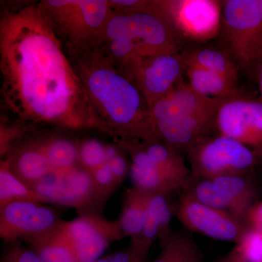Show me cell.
<instances>
[{"mask_svg": "<svg viewBox=\"0 0 262 262\" xmlns=\"http://www.w3.org/2000/svg\"><path fill=\"white\" fill-rule=\"evenodd\" d=\"M2 102L21 125L97 128L79 76L37 3L0 19Z\"/></svg>", "mask_w": 262, "mask_h": 262, "instance_id": "cell-1", "label": "cell"}, {"mask_svg": "<svg viewBox=\"0 0 262 262\" xmlns=\"http://www.w3.org/2000/svg\"><path fill=\"white\" fill-rule=\"evenodd\" d=\"M80 77L98 129L123 144L158 139L149 103L134 82L96 46L69 55Z\"/></svg>", "mask_w": 262, "mask_h": 262, "instance_id": "cell-2", "label": "cell"}, {"mask_svg": "<svg viewBox=\"0 0 262 262\" xmlns=\"http://www.w3.org/2000/svg\"><path fill=\"white\" fill-rule=\"evenodd\" d=\"M113 9V8H112ZM182 39L160 10H114L106 22L98 47L119 67L158 53L179 52Z\"/></svg>", "mask_w": 262, "mask_h": 262, "instance_id": "cell-3", "label": "cell"}, {"mask_svg": "<svg viewBox=\"0 0 262 262\" xmlns=\"http://www.w3.org/2000/svg\"><path fill=\"white\" fill-rule=\"evenodd\" d=\"M220 100L198 94L182 80L150 106L155 136L179 154L187 155L198 142L218 134L215 117Z\"/></svg>", "mask_w": 262, "mask_h": 262, "instance_id": "cell-4", "label": "cell"}, {"mask_svg": "<svg viewBox=\"0 0 262 262\" xmlns=\"http://www.w3.org/2000/svg\"><path fill=\"white\" fill-rule=\"evenodd\" d=\"M37 5L67 56L97 46L113 12L104 0H42Z\"/></svg>", "mask_w": 262, "mask_h": 262, "instance_id": "cell-5", "label": "cell"}, {"mask_svg": "<svg viewBox=\"0 0 262 262\" xmlns=\"http://www.w3.org/2000/svg\"><path fill=\"white\" fill-rule=\"evenodd\" d=\"M221 38L239 69L255 75L262 57V0L222 1Z\"/></svg>", "mask_w": 262, "mask_h": 262, "instance_id": "cell-6", "label": "cell"}, {"mask_svg": "<svg viewBox=\"0 0 262 262\" xmlns=\"http://www.w3.org/2000/svg\"><path fill=\"white\" fill-rule=\"evenodd\" d=\"M187 155L192 177L200 179L246 175L259 161L258 151L219 134L198 142Z\"/></svg>", "mask_w": 262, "mask_h": 262, "instance_id": "cell-7", "label": "cell"}, {"mask_svg": "<svg viewBox=\"0 0 262 262\" xmlns=\"http://www.w3.org/2000/svg\"><path fill=\"white\" fill-rule=\"evenodd\" d=\"M48 204L75 208L83 214H98L108 196L98 187L92 173L80 165L64 173H53L32 187Z\"/></svg>", "mask_w": 262, "mask_h": 262, "instance_id": "cell-8", "label": "cell"}, {"mask_svg": "<svg viewBox=\"0 0 262 262\" xmlns=\"http://www.w3.org/2000/svg\"><path fill=\"white\" fill-rule=\"evenodd\" d=\"M119 68L140 90L150 107L184 80L185 63L179 52H168L139 58Z\"/></svg>", "mask_w": 262, "mask_h": 262, "instance_id": "cell-9", "label": "cell"}, {"mask_svg": "<svg viewBox=\"0 0 262 262\" xmlns=\"http://www.w3.org/2000/svg\"><path fill=\"white\" fill-rule=\"evenodd\" d=\"M160 10L181 39L209 40L220 35L222 1L159 0Z\"/></svg>", "mask_w": 262, "mask_h": 262, "instance_id": "cell-10", "label": "cell"}, {"mask_svg": "<svg viewBox=\"0 0 262 262\" xmlns=\"http://www.w3.org/2000/svg\"><path fill=\"white\" fill-rule=\"evenodd\" d=\"M173 213L189 230L217 241L236 244L247 227L242 219L184 194L173 208Z\"/></svg>", "mask_w": 262, "mask_h": 262, "instance_id": "cell-11", "label": "cell"}, {"mask_svg": "<svg viewBox=\"0 0 262 262\" xmlns=\"http://www.w3.org/2000/svg\"><path fill=\"white\" fill-rule=\"evenodd\" d=\"M63 234L79 262H95L108 246L124 238L117 220L110 221L99 214H83L60 224Z\"/></svg>", "mask_w": 262, "mask_h": 262, "instance_id": "cell-12", "label": "cell"}, {"mask_svg": "<svg viewBox=\"0 0 262 262\" xmlns=\"http://www.w3.org/2000/svg\"><path fill=\"white\" fill-rule=\"evenodd\" d=\"M220 135L245 145L262 147V101L241 96L221 99L215 117Z\"/></svg>", "mask_w": 262, "mask_h": 262, "instance_id": "cell-13", "label": "cell"}, {"mask_svg": "<svg viewBox=\"0 0 262 262\" xmlns=\"http://www.w3.org/2000/svg\"><path fill=\"white\" fill-rule=\"evenodd\" d=\"M58 208L44 203L16 201L0 206V237L10 244L44 233L62 221Z\"/></svg>", "mask_w": 262, "mask_h": 262, "instance_id": "cell-14", "label": "cell"}, {"mask_svg": "<svg viewBox=\"0 0 262 262\" xmlns=\"http://www.w3.org/2000/svg\"><path fill=\"white\" fill-rule=\"evenodd\" d=\"M130 155V173L134 188L146 194L170 195L176 191L182 189V186L163 173L157 166L141 143L122 144Z\"/></svg>", "mask_w": 262, "mask_h": 262, "instance_id": "cell-15", "label": "cell"}, {"mask_svg": "<svg viewBox=\"0 0 262 262\" xmlns=\"http://www.w3.org/2000/svg\"><path fill=\"white\" fill-rule=\"evenodd\" d=\"M8 160L13 173L30 188L53 173L41 142L24 146Z\"/></svg>", "mask_w": 262, "mask_h": 262, "instance_id": "cell-16", "label": "cell"}, {"mask_svg": "<svg viewBox=\"0 0 262 262\" xmlns=\"http://www.w3.org/2000/svg\"><path fill=\"white\" fill-rule=\"evenodd\" d=\"M182 55L186 66L214 72L237 84L239 68L225 48H196Z\"/></svg>", "mask_w": 262, "mask_h": 262, "instance_id": "cell-17", "label": "cell"}, {"mask_svg": "<svg viewBox=\"0 0 262 262\" xmlns=\"http://www.w3.org/2000/svg\"><path fill=\"white\" fill-rule=\"evenodd\" d=\"M173 213V206L168 196L164 194H148L147 211L144 229L136 238L148 246H151L155 239L164 238L172 232L170 221Z\"/></svg>", "mask_w": 262, "mask_h": 262, "instance_id": "cell-18", "label": "cell"}, {"mask_svg": "<svg viewBox=\"0 0 262 262\" xmlns=\"http://www.w3.org/2000/svg\"><path fill=\"white\" fill-rule=\"evenodd\" d=\"M60 224L48 232L23 241L37 253L42 262H79Z\"/></svg>", "mask_w": 262, "mask_h": 262, "instance_id": "cell-19", "label": "cell"}, {"mask_svg": "<svg viewBox=\"0 0 262 262\" xmlns=\"http://www.w3.org/2000/svg\"><path fill=\"white\" fill-rule=\"evenodd\" d=\"M185 73L190 87L202 96L215 99L243 96L237 84L214 72L185 65Z\"/></svg>", "mask_w": 262, "mask_h": 262, "instance_id": "cell-20", "label": "cell"}, {"mask_svg": "<svg viewBox=\"0 0 262 262\" xmlns=\"http://www.w3.org/2000/svg\"><path fill=\"white\" fill-rule=\"evenodd\" d=\"M141 144L157 166L183 188L192 173L182 155L159 139L141 142Z\"/></svg>", "mask_w": 262, "mask_h": 262, "instance_id": "cell-21", "label": "cell"}, {"mask_svg": "<svg viewBox=\"0 0 262 262\" xmlns=\"http://www.w3.org/2000/svg\"><path fill=\"white\" fill-rule=\"evenodd\" d=\"M148 194L135 188L125 191L122 210L117 222L124 237H137L142 232L147 211Z\"/></svg>", "mask_w": 262, "mask_h": 262, "instance_id": "cell-22", "label": "cell"}, {"mask_svg": "<svg viewBox=\"0 0 262 262\" xmlns=\"http://www.w3.org/2000/svg\"><path fill=\"white\" fill-rule=\"evenodd\" d=\"M159 241L160 252L153 262H205L199 246L188 234L172 230Z\"/></svg>", "mask_w": 262, "mask_h": 262, "instance_id": "cell-23", "label": "cell"}, {"mask_svg": "<svg viewBox=\"0 0 262 262\" xmlns=\"http://www.w3.org/2000/svg\"><path fill=\"white\" fill-rule=\"evenodd\" d=\"M16 201L48 204L42 196L33 190L13 173L8 159L2 160L0 165V206Z\"/></svg>", "mask_w": 262, "mask_h": 262, "instance_id": "cell-24", "label": "cell"}, {"mask_svg": "<svg viewBox=\"0 0 262 262\" xmlns=\"http://www.w3.org/2000/svg\"><path fill=\"white\" fill-rule=\"evenodd\" d=\"M53 173H64L78 166L79 144L63 138L41 142Z\"/></svg>", "mask_w": 262, "mask_h": 262, "instance_id": "cell-25", "label": "cell"}, {"mask_svg": "<svg viewBox=\"0 0 262 262\" xmlns=\"http://www.w3.org/2000/svg\"><path fill=\"white\" fill-rule=\"evenodd\" d=\"M229 255L237 262H262L261 231L247 226Z\"/></svg>", "mask_w": 262, "mask_h": 262, "instance_id": "cell-26", "label": "cell"}, {"mask_svg": "<svg viewBox=\"0 0 262 262\" xmlns=\"http://www.w3.org/2000/svg\"><path fill=\"white\" fill-rule=\"evenodd\" d=\"M107 163L106 145L95 139H88L79 145V165L92 173Z\"/></svg>", "mask_w": 262, "mask_h": 262, "instance_id": "cell-27", "label": "cell"}, {"mask_svg": "<svg viewBox=\"0 0 262 262\" xmlns=\"http://www.w3.org/2000/svg\"><path fill=\"white\" fill-rule=\"evenodd\" d=\"M10 244V248L5 253L2 262H42L35 251L24 246L20 241Z\"/></svg>", "mask_w": 262, "mask_h": 262, "instance_id": "cell-28", "label": "cell"}, {"mask_svg": "<svg viewBox=\"0 0 262 262\" xmlns=\"http://www.w3.org/2000/svg\"><path fill=\"white\" fill-rule=\"evenodd\" d=\"M91 173L98 187L108 196L120 185L117 182L107 163L99 167Z\"/></svg>", "mask_w": 262, "mask_h": 262, "instance_id": "cell-29", "label": "cell"}, {"mask_svg": "<svg viewBox=\"0 0 262 262\" xmlns=\"http://www.w3.org/2000/svg\"><path fill=\"white\" fill-rule=\"evenodd\" d=\"M106 163L111 169L117 182L121 184L127 173L130 172V165H128L125 157L121 153L119 152L114 158L108 160Z\"/></svg>", "mask_w": 262, "mask_h": 262, "instance_id": "cell-30", "label": "cell"}, {"mask_svg": "<svg viewBox=\"0 0 262 262\" xmlns=\"http://www.w3.org/2000/svg\"><path fill=\"white\" fill-rule=\"evenodd\" d=\"M246 225L262 232V202L254 203L248 210L244 219Z\"/></svg>", "mask_w": 262, "mask_h": 262, "instance_id": "cell-31", "label": "cell"}, {"mask_svg": "<svg viewBox=\"0 0 262 262\" xmlns=\"http://www.w3.org/2000/svg\"><path fill=\"white\" fill-rule=\"evenodd\" d=\"M254 75L256 76V80L258 82V90H259L260 94L259 99L262 101V57L261 60L258 62Z\"/></svg>", "mask_w": 262, "mask_h": 262, "instance_id": "cell-32", "label": "cell"}, {"mask_svg": "<svg viewBox=\"0 0 262 262\" xmlns=\"http://www.w3.org/2000/svg\"><path fill=\"white\" fill-rule=\"evenodd\" d=\"M95 262H112L111 256H103Z\"/></svg>", "mask_w": 262, "mask_h": 262, "instance_id": "cell-33", "label": "cell"}, {"mask_svg": "<svg viewBox=\"0 0 262 262\" xmlns=\"http://www.w3.org/2000/svg\"><path fill=\"white\" fill-rule=\"evenodd\" d=\"M221 262H237V261H234L233 258L231 257V256H229V255H228V256H227V257H226L225 258V259L222 260V261Z\"/></svg>", "mask_w": 262, "mask_h": 262, "instance_id": "cell-34", "label": "cell"}]
</instances>
